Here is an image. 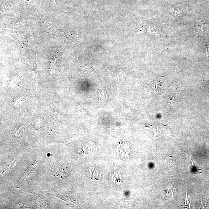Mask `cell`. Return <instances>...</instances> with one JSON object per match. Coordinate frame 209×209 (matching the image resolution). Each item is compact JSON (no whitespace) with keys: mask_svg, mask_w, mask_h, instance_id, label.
<instances>
[{"mask_svg":"<svg viewBox=\"0 0 209 209\" xmlns=\"http://www.w3.org/2000/svg\"><path fill=\"white\" fill-rule=\"evenodd\" d=\"M206 27L205 22L203 21H199L196 23L194 28V32L196 35L199 36L202 35L205 31Z\"/></svg>","mask_w":209,"mask_h":209,"instance_id":"cell-1","label":"cell"},{"mask_svg":"<svg viewBox=\"0 0 209 209\" xmlns=\"http://www.w3.org/2000/svg\"><path fill=\"white\" fill-rule=\"evenodd\" d=\"M206 52L207 55L209 56V43L207 45L206 48Z\"/></svg>","mask_w":209,"mask_h":209,"instance_id":"cell-2","label":"cell"},{"mask_svg":"<svg viewBox=\"0 0 209 209\" xmlns=\"http://www.w3.org/2000/svg\"><path fill=\"white\" fill-rule=\"evenodd\" d=\"M206 87L208 89V90L209 91V80L208 81H207V84H206Z\"/></svg>","mask_w":209,"mask_h":209,"instance_id":"cell-3","label":"cell"}]
</instances>
